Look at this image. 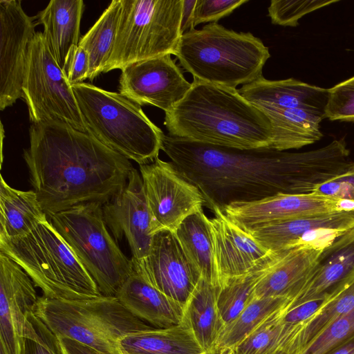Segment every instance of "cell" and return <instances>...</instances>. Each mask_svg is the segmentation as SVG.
I'll return each mask as SVG.
<instances>
[{"mask_svg":"<svg viewBox=\"0 0 354 354\" xmlns=\"http://www.w3.org/2000/svg\"><path fill=\"white\" fill-rule=\"evenodd\" d=\"M161 150L199 189L212 212L279 194L312 193L351 162L342 139L317 149L290 152L216 146L165 134Z\"/></svg>","mask_w":354,"mask_h":354,"instance_id":"obj_1","label":"cell"},{"mask_svg":"<svg viewBox=\"0 0 354 354\" xmlns=\"http://www.w3.org/2000/svg\"><path fill=\"white\" fill-rule=\"evenodd\" d=\"M24 150L30 182L46 215L109 201L127 185L129 160L59 121L33 123Z\"/></svg>","mask_w":354,"mask_h":354,"instance_id":"obj_2","label":"cell"},{"mask_svg":"<svg viewBox=\"0 0 354 354\" xmlns=\"http://www.w3.org/2000/svg\"><path fill=\"white\" fill-rule=\"evenodd\" d=\"M169 136L242 149H270L269 120L236 88L194 79L185 97L165 113Z\"/></svg>","mask_w":354,"mask_h":354,"instance_id":"obj_3","label":"cell"},{"mask_svg":"<svg viewBox=\"0 0 354 354\" xmlns=\"http://www.w3.org/2000/svg\"><path fill=\"white\" fill-rule=\"evenodd\" d=\"M174 55L194 79L231 88L262 77L270 57L268 47L259 37L217 22L184 33Z\"/></svg>","mask_w":354,"mask_h":354,"instance_id":"obj_4","label":"cell"},{"mask_svg":"<svg viewBox=\"0 0 354 354\" xmlns=\"http://www.w3.org/2000/svg\"><path fill=\"white\" fill-rule=\"evenodd\" d=\"M71 86L88 134L139 165L158 158L165 133L140 105L89 83Z\"/></svg>","mask_w":354,"mask_h":354,"instance_id":"obj_5","label":"cell"},{"mask_svg":"<svg viewBox=\"0 0 354 354\" xmlns=\"http://www.w3.org/2000/svg\"><path fill=\"white\" fill-rule=\"evenodd\" d=\"M0 252L21 267L45 297L72 301L102 296L92 277L48 220L24 236L0 237Z\"/></svg>","mask_w":354,"mask_h":354,"instance_id":"obj_6","label":"cell"},{"mask_svg":"<svg viewBox=\"0 0 354 354\" xmlns=\"http://www.w3.org/2000/svg\"><path fill=\"white\" fill-rule=\"evenodd\" d=\"M35 314L59 337H68L102 354H123L124 336L154 328L131 313L116 297L86 300L38 298Z\"/></svg>","mask_w":354,"mask_h":354,"instance_id":"obj_7","label":"cell"},{"mask_svg":"<svg viewBox=\"0 0 354 354\" xmlns=\"http://www.w3.org/2000/svg\"><path fill=\"white\" fill-rule=\"evenodd\" d=\"M100 203L80 204L47 216L92 277L102 296L115 297L133 272V263L107 230Z\"/></svg>","mask_w":354,"mask_h":354,"instance_id":"obj_8","label":"cell"},{"mask_svg":"<svg viewBox=\"0 0 354 354\" xmlns=\"http://www.w3.org/2000/svg\"><path fill=\"white\" fill-rule=\"evenodd\" d=\"M183 0H122L114 44L103 73L174 55L182 36Z\"/></svg>","mask_w":354,"mask_h":354,"instance_id":"obj_9","label":"cell"},{"mask_svg":"<svg viewBox=\"0 0 354 354\" xmlns=\"http://www.w3.org/2000/svg\"><path fill=\"white\" fill-rule=\"evenodd\" d=\"M22 97L32 124L59 121L87 133L72 86L41 31L36 32L28 47Z\"/></svg>","mask_w":354,"mask_h":354,"instance_id":"obj_10","label":"cell"},{"mask_svg":"<svg viewBox=\"0 0 354 354\" xmlns=\"http://www.w3.org/2000/svg\"><path fill=\"white\" fill-rule=\"evenodd\" d=\"M139 169L153 236L160 232L175 233L187 217L203 210L206 201L202 193L171 161L158 158Z\"/></svg>","mask_w":354,"mask_h":354,"instance_id":"obj_11","label":"cell"},{"mask_svg":"<svg viewBox=\"0 0 354 354\" xmlns=\"http://www.w3.org/2000/svg\"><path fill=\"white\" fill-rule=\"evenodd\" d=\"M121 71L119 93L140 106L149 104L165 113L192 86L171 55L137 62Z\"/></svg>","mask_w":354,"mask_h":354,"instance_id":"obj_12","label":"cell"},{"mask_svg":"<svg viewBox=\"0 0 354 354\" xmlns=\"http://www.w3.org/2000/svg\"><path fill=\"white\" fill-rule=\"evenodd\" d=\"M35 17L28 16L19 0H0V110L22 97L29 45L36 32Z\"/></svg>","mask_w":354,"mask_h":354,"instance_id":"obj_13","label":"cell"},{"mask_svg":"<svg viewBox=\"0 0 354 354\" xmlns=\"http://www.w3.org/2000/svg\"><path fill=\"white\" fill-rule=\"evenodd\" d=\"M353 228L354 207L270 222L246 231L266 250L278 253L310 243L328 245Z\"/></svg>","mask_w":354,"mask_h":354,"instance_id":"obj_14","label":"cell"},{"mask_svg":"<svg viewBox=\"0 0 354 354\" xmlns=\"http://www.w3.org/2000/svg\"><path fill=\"white\" fill-rule=\"evenodd\" d=\"M104 221L114 239L125 237L133 263L144 260L149 254L153 240L151 215L142 180L134 167L127 185L102 206Z\"/></svg>","mask_w":354,"mask_h":354,"instance_id":"obj_15","label":"cell"},{"mask_svg":"<svg viewBox=\"0 0 354 354\" xmlns=\"http://www.w3.org/2000/svg\"><path fill=\"white\" fill-rule=\"evenodd\" d=\"M133 263L153 287L184 307L201 278L170 232L156 234L149 255Z\"/></svg>","mask_w":354,"mask_h":354,"instance_id":"obj_16","label":"cell"},{"mask_svg":"<svg viewBox=\"0 0 354 354\" xmlns=\"http://www.w3.org/2000/svg\"><path fill=\"white\" fill-rule=\"evenodd\" d=\"M354 207V203L315 193L279 194L263 199L234 203L223 212L244 230L278 221L333 212Z\"/></svg>","mask_w":354,"mask_h":354,"instance_id":"obj_17","label":"cell"},{"mask_svg":"<svg viewBox=\"0 0 354 354\" xmlns=\"http://www.w3.org/2000/svg\"><path fill=\"white\" fill-rule=\"evenodd\" d=\"M35 286L21 267L0 252V346L7 354H20L24 325L39 298Z\"/></svg>","mask_w":354,"mask_h":354,"instance_id":"obj_18","label":"cell"},{"mask_svg":"<svg viewBox=\"0 0 354 354\" xmlns=\"http://www.w3.org/2000/svg\"><path fill=\"white\" fill-rule=\"evenodd\" d=\"M209 218L219 286L229 279L244 275L272 252L248 231L232 221L220 209Z\"/></svg>","mask_w":354,"mask_h":354,"instance_id":"obj_19","label":"cell"},{"mask_svg":"<svg viewBox=\"0 0 354 354\" xmlns=\"http://www.w3.org/2000/svg\"><path fill=\"white\" fill-rule=\"evenodd\" d=\"M327 245L310 243L274 253L254 290V298L292 300L300 292L316 261Z\"/></svg>","mask_w":354,"mask_h":354,"instance_id":"obj_20","label":"cell"},{"mask_svg":"<svg viewBox=\"0 0 354 354\" xmlns=\"http://www.w3.org/2000/svg\"><path fill=\"white\" fill-rule=\"evenodd\" d=\"M239 93L260 111L300 109L322 113L328 102V88L294 78L269 80L263 76L243 85Z\"/></svg>","mask_w":354,"mask_h":354,"instance_id":"obj_21","label":"cell"},{"mask_svg":"<svg viewBox=\"0 0 354 354\" xmlns=\"http://www.w3.org/2000/svg\"><path fill=\"white\" fill-rule=\"evenodd\" d=\"M354 276V228L326 246L291 307L324 297Z\"/></svg>","mask_w":354,"mask_h":354,"instance_id":"obj_22","label":"cell"},{"mask_svg":"<svg viewBox=\"0 0 354 354\" xmlns=\"http://www.w3.org/2000/svg\"><path fill=\"white\" fill-rule=\"evenodd\" d=\"M115 297L131 313L154 328L183 322L184 306L153 287L137 269L133 268Z\"/></svg>","mask_w":354,"mask_h":354,"instance_id":"obj_23","label":"cell"},{"mask_svg":"<svg viewBox=\"0 0 354 354\" xmlns=\"http://www.w3.org/2000/svg\"><path fill=\"white\" fill-rule=\"evenodd\" d=\"M84 8L82 0H51L35 16L37 24L43 26L47 44L64 73L80 41Z\"/></svg>","mask_w":354,"mask_h":354,"instance_id":"obj_24","label":"cell"},{"mask_svg":"<svg viewBox=\"0 0 354 354\" xmlns=\"http://www.w3.org/2000/svg\"><path fill=\"white\" fill-rule=\"evenodd\" d=\"M269 120L272 133L270 149H298L319 140L323 135L322 113L300 109H270L262 111Z\"/></svg>","mask_w":354,"mask_h":354,"instance_id":"obj_25","label":"cell"},{"mask_svg":"<svg viewBox=\"0 0 354 354\" xmlns=\"http://www.w3.org/2000/svg\"><path fill=\"white\" fill-rule=\"evenodd\" d=\"M220 286L201 278L184 307L183 319L203 350L216 352V345L224 327L217 301Z\"/></svg>","mask_w":354,"mask_h":354,"instance_id":"obj_26","label":"cell"},{"mask_svg":"<svg viewBox=\"0 0 354 354\" xmlns=\"http://www.w3.org/2000/svg\"><path fill=\"white\" fill-rule=\"evenodd\" d=\"M48 220L34 190L11 187L2 176L0 181V237L15 239L31 232Z\"/></svg>","mask_w":354,"mask_h":354,"instance_id":"obj_27","label":"cell"},{"mask_svg":"<svg viewBox=\"0 0 354 354\" xmlns=\"http://www.w3.org/2000/svg\"><path fill=\"white\" fill-rule=\"evenodd\" d=\"M123 354H199L205 351L187 322L127 335L119 341Z\"/></svg>","mask_w":354,"mask_h":354,"instance_id":"obj_28","label":"cell"},{"mask_svg":"<svg viewBox=\"0 0 354 354\" xmlns=\"http://www.w3.org/2000/svg\"><path fill=\"white\" fill-rule=\"evenodd\" d=\"M175 234L201 277L215 286H219L209 218L204 211L187 217Z\"/></svg>","mask_w":354,"mask_h":354,"instance_id":"obj_29","label":"cell"},{"mask_svg":"<svg viewBox=\"0 0 354 354\" xmlns=\"http://www.w3.org/2000/svg\"><path fill=\"white\" fill-rule=\"evenodd\" d=\"M121 8L122 0H113L79 41L88 57L91 81L104 72L114 44Z\"/></svg>","mask_w":354,"mask_h":354,"instance_id":"obj_30","label":"cell"},{"mask_svg":"<svg viewBox=\"0 0 354 354\" xmlns=\"http://www.w3.org/2000/svg\"><path fill=\"white\" fill-rule=\"evenodd\" d=\"M289 301L284 297H254L233 321L224 326L216 345V352L218 354H232L239 343Z\"/></svg>","mask_w":354,"mask_h":354,"instance_id":"obj_31","label":"cell"},{"mask_svg":"<svg viewBox=\"0 0 354 354\" xmlns=\"http://www.w3.org/2000/svg\"><path fill=\"white\" fill-rule=\"evenodd\" d=\"M354 308V276L332 292L324 307L301 326L292 339L298 354L309 342L339 317Z\"/></svg>","mask_w":354,"mask_h":354,"instance_id":"obj_32","label":"cell"},{"mask_svg":"<svg viewBox=\"0 0 354 354\" xmlns=\"http://www.w3.org/2000/svg\"><path fill=\"white\" fill-rule=\"evenodd\" d=\"M274 253L248 273L229 279L220 286L217 305L224 325L233 321L254 299L257 284L270 264Z\"/></svg>","mask_w":354,"mask_h":354,"instance_id":"obj_33","label":"cell"},{"mask_svg":"<svg viewBox=\"0 0 354 354\" xmlns=\"http://www.w3.org/2000/svg\"><path fill=\"white\" fill-rule=\"evenodd\" d=\"M288 303L261 323L234 348L232 354H265L279 344L288 332L283 317Z\"/></svg>","mask_w":354,"mask_h":354,"instance_id":"obj_34","label":"cell"},{"mask_svg":"<svg viewBox=\"0 0 354 354\" xmlns=\"http://www.w3.org/2000/svg\"><path fill=\"white\" fill-rule=\"evenodd\" d=\"M20 354H64L58 337L35 311L26 319L21 335Z\"/></svg>","mask_w":354,"mask_h":354,"instance_id":"obj_35","label":"cell"},{"mask_svg":"<svg viewBox=\"0 0 354 354\" xmlns=\"http://www.w3.org/2000/svg\"><path fill=\"white\" fill-rule=\"evenodd\" d=\"M354 335V308L326 328L298 354H330Z\"/></svg>","mask_w":354,"mask_h":354,"instance_id":"obj_36","label":"cell"},{"mask_svg":"<svg viewBox=\"0 0 354 354\" xmlns=\"http://www.w3.org/2000/svg\"><path fill=\"white\" fill-rule=\"evenodd\" d=\"M337 0H272L268 8L272 24L296 27L304 15L337 3Z\"/></svg>","mask_w":354,"mask_h":354,"instance_id":"obj_37","label":"cell"},{"mask_svg":"<svg viewBox=\"0 0 354 354\" xmlns=\"http://www.w3.org/2000/svg\"><path fill=\"white\" fill-rule=\"evenodd\" d=\"M325 118L354 122V76L328 88Z\"/></svg>","mask_w":354,"mask_h":354,"instance_id":"obj_38","label":"cell"},{"mask_svg":"<svg viewBox=\"0 0 354 354\" xmlns=\"http://www.w3.org/2000/svg\"><path fill=\"white\" fill-rule=\"evenodd\" d=\"M248 0H196L194 26L203 23H214L230 15Z\"/></svg>","mask_w":354,"mask_h":354,"instance_id":"obj_39","label":"cell"},{"mask_svg":"<svg viewBox=\"0 0 354 354\" xmlns=\"http://www.w3.org/2000/svg\"><path fill=\"white\" fill-rule=\"evenodd\" d=\"M313 193L354 203V162L342 174L318 185Z\"/></svg>","mask_w":354,"mask_h":354,"instance_id":"obj_40","label":"cell"},{"mask_svg":"<svg viewBox=\"0 0 354 354\" xmlns=\"http://www.w3.org/2000/svg\"><path fill=\"white\" fill-rule=\"evenodd\" d=\"M330 295V293L288 308L283 317V323L288 326H301L324 307Z\"/></svg>","mask_w":354,"mask_h":354,"instance_id":"obj_41","label":"cell"},{"mask_svg":"<svg viewBox=\"0 0 354 354\" xmlns=\"http://www.w3.org/2000/svg\"><path fill=\"white\" fill-rule=\"evenodd\" d=\"M89 72V60L86 50L79 45L72 53L66 76L69 83L73 84L82 83L88 79Z\"/></svg>","mask_w":354,"mask_h":354,"instance_id":"obj_42","label":"cell"},{"mask_svg":"<svg viewBox=\"0 0 354 354\" xmlns=\"http://www.w3.org/2000/svg\"><path fill=\"white\" fill-rule=\"evenodd\" d=\"M64 354H102L97 350L68 337H59Z\"/></svg>","mask_w":354,"mask_h":354,"instance_id":"obj_43","label":"cell"},{"mask_svg":"<svg viewBox=\"0 0 354 354\" xmlns=\"http://www.w3.org/2000/svg\"><path fill=\"white\" fill-rule=\"evenodd\" d=\"M196 0H183V7L180 24L182 35L195 29L194 26V8Z\"/></svg>","mask_w":354,"mask_h":354,"instance_id":"obj_44","label":"cell"},{"mask_svg":"<svg viewBox=\"0 0 354 354\" xmlns=\"http://www.w3.org/2000/svg\"><path fill=\"white\" fill-rule=\"evenodd\" d=\"M290 333H287L282 341L265 354H296L292 348Z\"/></svg>","mask_w":354,"mask_h":354,"instance_id":"obj_45","label":"cell"},{"mask_svg":"<svg viewBox=\"0 0 354 354\" xmlns=\"http://www.w3.org/2000/svg\"><path fill=\"white\" fill-rule=\"evenodd\" d=\"M330 354H354V335Z\"/></svg>","mask_w":354,"mask_h":354,"instance_id":"obj_46","label":"cell"},{"mask_svg":"<svg viewBox=\"0 0 354 354\" xmlns=\"http://www.w3.org/2000/svg\"><path fill=\"white\" fill-rule=\"evenodd\" d=\"M0 354H7L5 350L0 346Z\"/></svg>","mask_w":354,"mask_h":354,"instance_id":"obj_47","label":"cell"},{"mask_svg":"<svg viewBox=\"0 0 354 354\" xmlns=\"http://www.w3.org/2000/svg\"><path fill=\"white\" fill-rule=\"evenodd\" d=\"M199 354H218V353L217 352H214V353H206V352H204V353H199Z\"/></svg>","mask_w":354,"mask_h":354,"instance_id":"obj_48","label":"cell"}]
</instances>
